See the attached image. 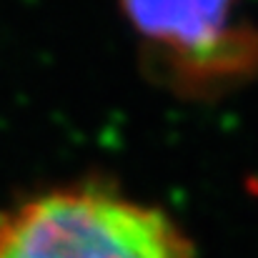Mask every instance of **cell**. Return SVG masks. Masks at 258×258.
<instances>
[{"mask_svg": "<svg viewBox=\"0 0 258 258\" xmlns=\"http://www.w3.org/2000/svg\"><path fill=\"white\" fill-rule=\"evenodd\" d=\"M0 258H196L168 213L100 185H66L0 213Z\"/></svg>", "mask_w": 258, "mask_h": 258, "instance_id": "cell-1", "label": "cell"}, {"mask_svg": "<svg viewBox=\"0 0 258 258\" xmlns=\"http://www.w3.org/2000/svg\"><path fill=\"white\" fill-rule=\"evenodd\" d=\"M241 0H120L141 40L188 73L231 71L243 63L246 43L238 28Z\"/></svg>", "mask_w": 258, "mask_h": 258, "instance_id": "cell-2", "label": "cell"}]
</instances>
